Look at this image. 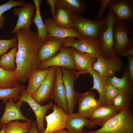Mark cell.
I'll use <instances>...</instances> for the list:
<instances>
[{
    "instance_id": "obj_1",
    "label": "cell",
    "mask_w": 133,
    "mask_h": 133,
    "mask_svg": "<svg viewBox=\"0 0 133 133\" xmlns=\"http://www.w3.org/2000/svg\"><path fill=\"white\" fill-rule=\"evenodd\" d=\"M15 34L17 39L18 48L15 72L18 82H25L32 71L38 67L40 63L37 58L38 52L44 42L39 40L37 33L30 29H21Z\"/></svg>"
},
{
    "instance_id": "obj_2",
    "label": "cell",
    "mask_w": 133,
    "mask_h": 133,
    "mask_svg": "<svg viewBox=\"0 0 133 133\" xmlns=\"http://www.w3.org/2000/svg\"><path fill=\"white\" fill-rule=\"evenodd\" d=\"M71 18L72 29L81 36L98 40L107 27L106 17L100 20H94L81 17L73 13Z\"/></svg>"
},
{
    "instance_id": "obj_3",
    "label": "cell",
    "mask_w": 133,
    "mask_h": 133,
    "mask_svg": "<svg viewBox=\"0 0 133 133\" xmlns=\"http://www.w3.org/2000/svg\"><path fill=\"white\" fill-rule=\"evenodd\" d=\"M87 133H133V115L130 108L118 112L100 129Z\"/></svg>"
},
{
    "instance_id": "obj_4",
    "label": "cell",
    "mask_w": 133,
    "mask_h": 133,
    "mask_svg": "<svg viewBox=\"0 0 133 133\" xmlns=\"http://www.w3.org/2000/svg\"><path fill=\"white\" fill-rule=\"evenodd\" d=\"M132 24L116 20L113 27L114 49L116 55L133 47V30Z\"/></svg>"
},
{
    "instance_id": "obj_5",
    "label": "cell",
    "mask_w": 133,
    "mask_h": 133,
    "mask_svg": "<svg viewBox=\"0 0 133 133\" xmlns=\"http://www.w3.org/2000/svg\"><path fill=\"white\" fill-rule=\"evenodd\" d=\"M106 19L107 26L98 40L100 47L102 57L105 59L113 58L116 55L114 49L113 27L115 18L112 12L108 10Z\"/></svg>"
},
{
    "instance_id": "obj_6",
    "label": "cell",
    "mask_w": 133,
    "mask_h": 133,
    "mask_svg": "<svg viewBox=\"0 0 133 133\" xmlns=\"http://www.w3.org/2000/svg\"><path fill=\"white\" fill-rule=\"evenodd\" d=\"M60 67L65 89L68 114H71L73 113L74 106L77 103L80 93L75 90V82L81 74L76 70Z\"/></svg>"
},
{
    "instance_id": "obj_7",
    "label": "cell",
    "mask_w": 133,
    "mask_h": 133,
    "mask_svg": "<svg viewBox=\"0 0 133 133\" xmlns=\"http://www.w3.org/2000/svg\"><path fill=\"white\" fill-rule=\"evenodd\" d=\"M64 46L75 48L94 55L96 58L102 57L100 45L96 39L81 36L78 39L73 37L64 38Z\"/></svg>"
},
{
    "instance_id": "obj_8",
    "label": "cell",
    "mask_w": 133,
    "mask_h": 133,
    "mask_svg": "<svg viewBox=\"0 0 133 133\" xmlns=\"http://www.w3.org/2000/svg\"><path fill=\"white\" fill-rule=\"evenodd\" d=\"M116 20L132 24L133 0H110L108 6Z\"/></svg>"
},
{
    "instance_id": "obj_9",
    "label": "cell",
    "mask_w": 133,
    "mask_h": 133,
    "mask_svg": "<svg viewBox=\"0 0 133 133\" xmlns=\"http://www.w3.org/2000/svg\"><path fill=\"white\" fill-rule=\"evenodd\" d=\"M123 62L118 56L105 59L102 57L97 58L92 68L100 74L106 77H112L117 72L122 70Z\"/></svg>"
},
{
    "instance_id": "obj_10",
    "label": "cell",
    "mask_w": 133,
    "mask_h": 133,
    "mask_svg": "<svg viewBox=\"0 0 133 133\" xmlns=\"http://www.w3.org/2000/svg\"><path fill=\"white\" fill-rule=\"evenodd\" d=\"M52 66L64 67L76 70L72 59L70 47L64 46L53 57L40 63L38 68L44 70Z\"/></svg>"
},
{
    "instance_id": "obj_11",
    "label": "cell",
    "mask_w": 133,
    "mask_h": 133,
    "mask_svg": "<svg viewBox=\"0 0 133 133\" xmlns=\"http://www.w3.org/2000/svg\"><path fill=\"white\" fill-rule=\"evenodd\" d=\"M21 98L28 103L33 111L36 119L37 128L39 133H43L45 129L44 120L47 111L52 108L53 105L52 102L42 106L35 101L26 90H24L21 94Z\"/></svg>"
},
{
    "instance_id": "obj_12",
    "label": "cell",
    "mask_w": 133,
    "mask_h": 133,
    "mask_svg": "<svg viewBox=\"0 0 133 133\" xmlns=\"http://www.w3.org/2000/svg\"><path fill=\"white\" fill-rule=\"evenodd\" d=\"M56 68V66H52L49 68L48 73L43 83L31 96L33 99L40 105L50 99L55 81Z\"/></svg>"
},
{
    "instance_id": "obj_13",
    "label": "cell",
    "mask_w": 133,
    "mask_h": 133,
    "mask_svg": "<svg viewBox=\"0 0 133 133\" xmlns=\"http://www.w3.org/2000/svg\"><path fill=\"white\" fill-rule=\"evenodd\" d=\"M35 9V5L30 2L26 3L21 8L17 7L14 9L13 14L15 16H18V19L11 34H15L16 32L21 29H30Z\"/></svg>"
},
{
    "instance_id": "obj_14",
    "label": "cell",
    "mask_w": 133,
    "mask_h": 133,
    "mask_svg": "<svg viewBox=\"0 0 133 133\" xmlns=\"http://www.w3.org/2000/svg\"><path fill=\"white\" fill-rule=\"evenodd\" d=\"M53 111L45 116L47 127L43 133H53L65 128L67 114L56 104H54Z\"/></svg>"
},
{
    "instance_id": "obj_15",
    "label": "cell",
    "mask_w": 133,
    "mask_h": 133,
    "mask_svg": "<svg viewBox=\"0 0 133 133\" xmlns=\"http://www.w3.org/2000/svg\"><path fill=\"white\" fill-rule=\"evenodd\" d=\"M50 99L53 100L58 107L68 114L65 89L60 67H57L55 81Z\"/></svg>"
},
{
    "instance_id": "obj_16",
    "label": "cell",
    "mask_w": 133,
    "mask_h": 133,
    "mask_svg": "<svg viewBox=\"0 0 133 133\" xmlns=\"http://www.w3.org/2000/svg\"><path fill=\"white\" fill-rule=\"evenodd\" d=\"M78 111L77 113L84 118L89 119L93 112L100 106L95 95L93 92L88 91L79 93L77 99Z\"/></svg>"
},
{
    "instance_id": "obj_17",
    "label": "cell",
    "mask_w": 133,
    "mask_h": 133,
    "mask_svg": "<svg viewBox=\"0 0 133 133\" xmlns=\"http://www.w3.org/2000/svg\"><path fill=\"white\" fill-rule=\"evenodd\" d=\"M71 57L76 70L81 74H88L96 62V58L93 55L70 47Z\"/></svg>"
},
{
    "instance_id": "obj_18",
    "label": "cell",
    "mask_w": 133,
    "mask_h": 133,
    "mask_svg": "<svg viewBox=\"0 0 133 133\" xmlns=\"http://www.w3.org/2000/svg\"><path fill=\"white\" fill-rule=\"evenodd\" d=\"M64 38L53 37L48 39L40 47L37 58L40 63L48 60L55 56L64 46Z\"/></svg>"
},
{
    "instance_id": "obj_19",
    "label": "cell",
    "mask_w": 133,
    "mask_h": 133,
    "mask_svg": "<svg viewBox=\"0 0 133 133\" xmlns=\"http://www.w3.org/2000/svg\"><path fill=\"white\" fill-rule=\"evenodd\" d=\"M15 101L10 99L4 103L5 108L0 121L3 125L14 120H21L31 122L32 120L24 116L22 113L21 107L24 102L21 98L15 103Z\"/></svg>"
},
{
    "instance_id": "obj_20",
    "label": "cell",
    "mask_w": 133,
    "mask_h": 133,
    "mask_svg": "<svg viewBox=\"0 0 133 133\" xmlns=\"http://www.w3.org/2000/svg\"><path fill=\"white\" fill-rule=\"evenodd\" d=\"M84 127L92 129L96 126L90 119L77 113L67 115L65 128L69 133H85L86 131L83 129Z\"/></svg>"
},
{
    "instance_id": "obj_21",
    "label": "cell",
    "mask_w": 133,
    "mask_h": 133,
    "mask_svg": "<svg viewBox=\"0 0 133 133\" xmlns=\"http://www.w3.org/2000/svg\"><path fill=\"white\" fill-rule=\"evenodd\" d=\"M44 23L48 33V39L53 37H73L78 39L81 36L73 29H64L56 25L54 23L52 18L46 19Z\"/></svg>"
},
{
    "instance_id": "obj_22",
    "label": "cell",
    "mask_w": 133,
    "mask_h": 133,
    "mask_svg": "<svg viewBox=\"0 0 133 133\" xmlns=\"http://www.w3.org/2000/svg\"><path fill=\"white\" fill-rule=\"evenodd\" d=\"M118 113L112 105L100 106L93 112L89 119L96 125L102 127Z\"/></svg>"
},
{
    "instance_id": "obj_23",
    "label": "cell",
    "mask_w": 133,
    "mask_h": 133,
    "mask_svg": "<svg viewBox=\"0 0 133 133\" xmlns=\"http://www.w3.org/2000/svg\"><path fill=\"white\" fill-rule=\"evenodd\" d=\"M88 74L91 75L93 78V84L91 90L96 89L98 92L99 97L98 100L100 106L109 105L106 100L105 93L107 83L106 77L100 74L92 68L89 71Z\"/></svg>"
},
{
    "instance_id": "obj_24",
    "label": "cell",
    "mask_w": 133,
    "mask_h": 133,
    "mask_svg": "<svg viewBox=\"0 0 133 133\" xmlns=\"http://www.w3.org/2000/svg\"><path fill=\"white\" fill-rule=\"evenodd\" d=\"M107 82H109L114 86L120 93L132 96L133 93L132 83L130 80L127 73V67H125L123 72V75L121 78L115 76L112 77H106Z\"/></svg>"
},
{
    "instance_id": "obj_25",
    "label": "cell",
    "mask_w": 133,
    "mask_h": 133,
    "mask_svg": "<svg viewBox=\"0 0 133 133\" xmlns=\"http://www.w3.org/2000/svg\"><path fill=\"white\" fill-rule=\"evenodd\" d=\"M49 68L41 70L38 67L31 72L28 79V84L26 89L31 96L38 89L46 78Z\"/></svg>"
},
{
    "instance_id": "obj_26",
    "label": "cell",
    "mask_w": 133,
    "mask_h": 133,
    "mask_svg": "<svg viewBox=\"0 0 133 133\" xmlns=\"http://www.w3.org/2000/svg\"><path fill=\"white\" fill-rule=\"evenodd\" d=\"M73 13H74L68 9L57 7L55 16L53 19L54 23L62 28L72 29L71 17Z\"/></svg>"
},
{
    "instance_id": "obj_27",
    "label": "cell",
    "mask_w": 133,
    "mask_h": 133,
    "mask_svg": "<svg viewBox=\"0 0 133 133\" xmlns=\"http://www.w3.org/2000/svg\"><path fill=\"white\" fill-rule=\"evenodd\" d=\"M33 1L35 7L36 12L32 22L35 24L37 28L39 39L42 42H45L48 39V34L40 12V7L42 0H33Z\"/></svg>"
},
{
    "instance_id": "obj_28",
    "label": "cell",
    "mask_w": 133,
    "mask_h": 133,
    "mask_svg": "<svg viewBox=\"0 0 133 133\" xmlns=\"http://www.w3.org/2000/svg\"><path fill=\"white\" fill-rule=\"evenodd\" d=\"M26 86L19 83L12 87H0V100H2V104L10 99L15 101H17L21 98V94L26 89Z\"/></svg>"
},
{
    "instance_id": "obj_29",
    "label": "cell",
    "mask_w": 133,
    "mask_h": 133,
    "mask_svg": "<svg viewBox=\"0 0 133 133\" xmlns=\"http://www.w3.org/2000/svg\"><path fill=\"white\" fill-rule=\"evenodd\" d=\"M18 48V44L12 48L8 53L2 55L0 58V67L4 70L15 71L16 69L15 58Z\"/></svg>"
},
{
    "instance_id": "obj_30",
    "label": "cell",
    "mask_w": 133,
    "mask_h": 133,
    "mask_svg": "<svg viewBox=\"0 0 133 133\" xmlns=\"http://www.w3.org/2000/svg\"><path fill=\"white\" fill-rule=\"evenodd\" d=\"M57 6L65 8L77 15H81L86 8L85 3L79 0H57Z\"/></svg>"
},
{
    "instance_id": "obj_31",
    "label": "cell",
    "mask_w": 133,
    "mask_h": 133,
    "mask_svg": "<svg viewBox=\"0 0 133 133\" xmlns=\"http://www.w3.org/2000/svg\"><path fill=\"white\" fill-rule=\"evenodd\" d=\"M32 121L20 122L16 120L9 122L4 125L5 133H29Z\"/></svg>"
},
{
    "instance_id": "obj_32",
    "label": "cell",
    "mask_w": 133,
    "mask_h": 133,
    "mask_svg": "<svg viewBox=\"0 0 133 133\" xmlns=\"http://www.w3.org/2000/svg\"><path fill=\"white\" fill-rule=\"evenodd\" d=\"M17 76L15 71H10L0 67V87H12L18 83Z\"/></svg>"
},
{
    "instance_id": "obj_33",
    "label": "cell",
    "mask_w": 133,
    "mask_h": 133,
    "mask_svg": "<svg viewBox=\"0 0 133 133\" xmlns=\"http://www.w3.org/2000/svg\"><path fill=\"white\" fill-rule=\"evenodd\" d=\"M132 96L120 93L113 100L112 105L118 112L130 108Z\"/></svg>"
},
{
    "instance_id": "obj_34",
    "label": "cell",
    "mask_w": 133,
    "mask_h": 133,
    "mask_svg": "<svg viewBox=\"0 0 133 133\" xmlns=\"http://www.w3.org/2000/svg\"><path fill=\"white\" fill-rule=\"evenodd\" d=\"M26 4V1L24 0L17 1L9 0L6 3L0 5V28H3L4 26L6 19L5 16L2 15L5 12L9 10L14 7L23 6Z\"/></svg>"
},
{
    "instance_id": "obj_35",
    "label": "cell",
    "mask_w": 133,
    "mask_h": 133,
    "mask_svg": "<svg viewBox=\"0 0 133 133\" xmlns=\"http://www.w3.org/2000/svg\"><path fill=\"white\" fill-rule=\"evenodd\" d=\"M18 44L17 39L16 36L9 39L2 40L0 39V58L11 48L14 47Z\"/></svg>"
},
{
    "instance_id": "obj_36",
    "label": "cell",
    "mask_w": 133,
    "mask_h": 133,
    "mask_svg": "<svg viewBox=\"0 0 133 133\" xmlns=\"http://www.w3.org/2000/svg\"><path fill=\"white\" fill-rule=\"evenodd\" d=\"M107 83L105 97L108 104L112 105L113 100L120 93L114 86L109 82Z\"/></svg>"
},
{
    "instance_id": "obj_37",
    "label": "cell",
    "mask_w": 133,
    "mask_h": 133,
    "mask_svg": "<svg viewBox=\"0 0 133 133\" xmlns=\"http://www.w3.org/2000/svg\"><path fill=\"white\" fill-rule=\"evenodd\" d=\"M128 59L127 73L130 81L133 83V56L127 57Z\"/></svg>"
},
{
    "instance_id": "obj_38",
    "label": "cell",
    "mask_w": 133,
    "mask_h": 133,
    "mask_svg": "<svg viewBox=\"0 0 133 133\" xmlns=\"http://www.w3.org/2000/svg\"><path fill=\"white\" fill-rule=\"evenodd\" d=\"M94 1L100 2V10L97 16L99 19H101L110 0H95Z\"/></svg>"
},
{
    "instance_id": "obj_39",
    "label": "cell",
    "mask_w": 133,
    "mask_h": 133,
    "mask_svg": "<svg viewBox=\"0 0 133 133\" xmlns=\"http://www.w3.org/2000/svg\"><path fill=\"white\" fill-rule=\"evenodd\" d=\"M57 2V0H47L46 1V4L50 7V11L52 15L53 19L55 16Z\"/></svg>"
},
{
    "instance_id": "obj_40",
    "label": "cell",
    "mask_w": 133,
    "mask_h": 133,
    "mask_svg": "<svg viewBox=\"0 0 133 133\" xmlns=\"http://www.w3.org/2000/svg\"><path fill=\"white\" fill-rule=\"evenodd\" d=\"M123 56H133V47L126 50L121 53Z\"/></svg>"
},
{
    "instance_id": "obj_41",
    "label": "cell",
    "mask_w": 133,
    "mask_h": 133,
    "mask_svg": "<svg viewBox=\"0 0 133 133\" xmlns=\"http://www.w3.org/2000/svg\"><path fill=\"white\" fill-rule=\"evenodd\" d=\"M29 133H39L37 129L36 122L32 121L30 131Z\"/></svg>"
},
{
    "instance_id": "obj_42",
    "label": "cell",
    "mask_w": 133,
    "mask_h": 133,
    "mask_svg": "<svg viewBox=\"0 0 133 133\" xmlns=\"http://www.w3.org/2000/svg\"><path fill=\"white\" fill-rule=\"evenodd\" d=\"M53 133H69L67 130L64 129L57 131Z\"/></svg>"
},
{
    "instance_id": "obj_43",
    "label": "cell",
    "mask_w": 133,
    "mask_h": 133,
    "mask_svg": "<svg viewBox=\"0 0 133 133\" xmlns=\"http://www.w3.org/2000/svg\"><path fill=\"white\" fill-rule=\"evenodd\" d=\"M0 133H5V126L4 125H3L0 131Z\"/></svg>"
},
{
    "instance_id": "obj_44",
    "label": "cell",
    "mask_w": 133,
    "mask_h": 133,
    "mask_svg": "<svg viewBox=\"0 0 133 133\" xmlns=\"http://www.w3.org/2000/svg\"><path fill=\"white\" fill-rule=\"evenodd\" d=\"M3 125L0 121V129H1Z\"/></svg>"
},
{
    "instance_id": "obj_45",
    "label": "cell",
    "mask_w": 133,
    "mask_h": 133,
    "mask_svg": "<svg viewBox=\"0 0 133 133\" xmlns=\"http://www.w3.org/2000/svg\"><path fill=\"white\" fill-rule=\"evenodd\" d=\"M86 132H85V133H86Z\"/></svg>"
}]
</instances>
